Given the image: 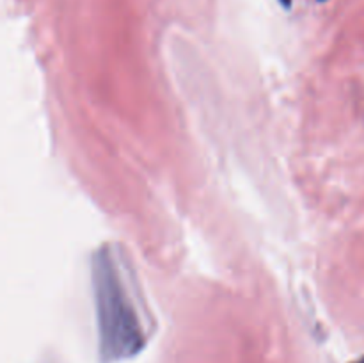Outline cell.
<instances>
[{
	"label": "cell",
	"instance_id": "cell-2",
	"mask_svg": "<svg viewBox=\"0 0 364 363\" xmlns=\"http://www.w3.org/2000/svg\"><path fill=\"white\" fill-rule=\"evenodd\" d=\"M354 363H364V358H361V359H358V362H354Z\"/></svg>",
	"mask_w": 364,
	"mask_h": 363
},
{
	"label": "cell",
	"instance_id": "cell-1",
	"mask_svg": "<svg viewBox=\"0 0 364 363\" xmlns=\"http://www.w3.org/2000/svg\"><path fill=\"white\" fill-rule=\"evenodd\" d=\"M92 288L103 362L132 358L146 345L148 324L130 269L114 246H103L92 256Z\"/></svg>",
	"mask_w": 364,
	"mask_h": 363
}]
</instances>
